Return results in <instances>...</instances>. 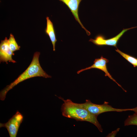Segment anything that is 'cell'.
Masks as SVG:
<instances>
[{"instance_id":"obj_1","label":"cell","mask_w":137,"mask_h":137,"mask_svg":"<svg viewBox=\"0 0 137 137\" xmlns=\"http://www.w3.org/2000/svg\"><path fill=\"white\" fill-rule=\"evenodd\" d=\"M58 97L63 102L61 109L63 116L74 119L77 121H84L90 122L95 125L99 131L102 132L103 129L97 120V116L77 105L70 99L65 100L60 96Z\"/></svg>"},{"instance_id":"obj_2","label":"cell","mask_w":137,"mask_h":137,"mask_svg":"<svg viewBox=\"0 0 137 137\" xmlns=\"http://www.w3.org/2000/svg\"><path fill=\"white\" fill-rule=\"evenodd\" d=\"M40 53L35 52L33 55L31 62L27 69L13 82L7 85L0 93V99L4 100L7 94L18 84L28 79L36 77H41L45 78H51V76L47 74L41 67L39 61Z\"/></svg>"},{"instance_id":"obj_3","label":"cell","mask_w":137,"mask_h":137,"mask_svg":"<svg viewBox=\"0 0 137 137\" xmlns=\"http://www.w3.org/2000/svg\"><path fill=\"white\" fill-rule=\"evenodd\" d=\"M108 103V102L105 101L102 104H97L92 103L89 100L86 99L85 102L79 104L78 105L97 116L100 114L105 112L112 111L122 112L127 111H134L135 109V108L125 109L115 108L109 105Z\"/></svg>"},{"instance_id":"obj_4","label":"cell","mask_w":137,"mask_h":137,"mask_svg":"<svg viewBox=\"0 0 137 137\" xmlns=\"http://www.w3.org/2000/svg\"><path fill=\"white\" fill-rule=\"evenodd\" d=\"M23 119L22 114L17 111L8 122L0 123V127H5L8 131L10 137H16L21 124Z\"/></svg>"},{"instance_id":"obj_5","label":"cell","mask_w":137,"mask_h":137,"mask_svg":"<svg viewBox=\"0 0 137 137\" xmlns=\"http://www.w3.org/2000/svg\"><path fill=\"white\" fill-rule=\"evenodd\" d=\"M137 26L130 28L124 29L118 34L115 37L109 39H106L105 37L101 35H97L95 39H90L89 41L93 43L98 46L108 45L116 47L117 44L119 40L124 33L128 30L137 28Z\"/></svg>"},{"instance_id":"obj_6","label":"cell","mask_w":137,"mask_h":137,"mask_svg":"<svg viewBox=\"0 0 137 137\" xmlns=\"http://www.w3.org/2000/svg\"><path fill=\"white\" fill-rule=\"evenodd\" d=\"M109 62L108 60L103 57L102 56L99 58L96 59L94 61V63L91 66L78 71L77 72V73L79 74L83 71L92 68H96L100 70L105 73V76H108L117 84L125 92H126V91L116 81L108 72L107 66V64Z\"/></svg>"},{"instance_id":"obj_7","label":"cell","mask_w":137,"mask_h":137,"mask_svg":"<svg viewBox=\"0 0 137 137\" xmlns=\"http://www.w3.org/2000/svg\"><path fill=\"white\" fill-rule=\"evenodd\" d=\"M9 46L8 39L6 37L5 39L2 40L0 44V62H5L7 64L8 61L15 63L16 62L12 58L14 55Z\"/></svg>"},{"instance_id":"obj_8","label":"cell","mask_w":137,"mask_h":137,"mask_svg":"<svg viewBox=\"0 0 137 137\" xmlns=\"http://www.w3.org/2000/svg\"><path fill=\"white\" fill-rule=\"evenodd\" d=\"M65 4L70 10L76 21L80 25L82 28L85 31L88 36L91 33L83 26L81 23L78 15V9L79 4L82 0H59Z\"/></svg>"},{"instance_id":"obj_9","label":"cell","mask_w":137,"mask_h":137,"mask_svg":"<svg viewBox=\"0 0 137 137\" xmlns=\"http://www.w3.org/2000/svg\"><path fill=\"white\" fill-rule=\"evenodd\" d=\"M46 19L47 25L45 29V32L49 37L53 45V50L55 51V44L57 40L53 24L48 17H47Z\"/></svg>"},{"instance_id":"obj_10","label":"cell","mask_w":137,"mask_h":137,"mask_svg":"<svg viewBox=\"0 0 137 137\" xmlns=\"http://www.w3.org/2000/svg\"><path fill=\"white\" fill-rule=\"evenodd\" d=\"M115 50L132 64L134 67H137V58L122 52L117 48Z\"/></svg>"},{"instance_id":"obj_11","label":"cell","mask_w":137,"mask_h":137,"mask_svg":"<svg viewBox=\"0 0 137 137\" xmlns=\"http://www.w3.org/2000/svg\"><path fill=\"white\" fill-rule=\"evenodd\" d=\"M135 113L132 115H129L124 122L125 126L135 125L137 126V106L134 111Z\"/></svg>"},{"instance_id":"obj_12","label":"cell","mask_w":137,"mask_h":137,"mask_svg":"<svg viewBox=\"0 0 137 137\" xmlns=\"http://www.w3.org/2000/svg\"><path fill=\"white\" fill-rule=\"evenodd\" d=\"M8 43L9 47L13 52L20 50V47L18 45L13 36L11 33L10 34L8 39Z\"/></svg>"},{"instance_id":"obj_13","label":"cell","mask_w":137,"mask_h":137,"mask_svg":"<svg viewBox=\"0 0 137 137\" xmlns=\"http://www.w3.org/2000/svg\"><path fill=\"white\" fill-rule=\"evenodd\" d=\"M119 130V128H117L116 130L112 132L111 133L108 134L106 137H115Z\"/></svg>"}]
</instances>
